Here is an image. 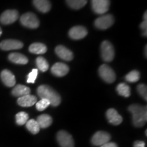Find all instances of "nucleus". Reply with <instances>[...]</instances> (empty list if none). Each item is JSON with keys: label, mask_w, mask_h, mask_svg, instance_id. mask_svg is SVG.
<instances>
[{"label": "nucleus", "mask_w": 147, "mask_h": 147, "mask_svg": "<svg viewBox=\"0 0 147 147\" xmlns=\"http://www.w3.org/2000/svg\"><path fill=\"white\" fill-rule=\"evenodd\" d=\"M25 125H26V127L27 129L33 134H37L40 131V125L38 123L36 120L30 119V120L27 121V122L25 123Z\"/></svg>", "instance_id": "nucleus-23"}, {"label": "nucleus", "mask_w": 147, "mask_h": 147, "mask_svg": "<svg viewBox=\"0 0 147 147\" xmlns=\"http://www.w3.org/2000/svg\"><path fill=\"white\" fill-rule=\"evenodd\" d=\"M29 120V115L25 112H20L16 115V122L18 125H23Z\"/></svg>", "instance_id": "nucleus-26"}, {"label": "nucleus", "mask_w": 147, "mask_h": 147, "mask_svg": "<svg viewBox=\"0 0 147 147\" xmlns=\"http://www.w3.org/2000/svg\"><path fill=\"white\" fill-rule=\"evenodd\" d=\"M110 135L107 132L100 131L95 133L92 137L91 142L94 146H102L110 140Z\"/></svg>", "instance_id": "nucleus-9"}, {"label": "nucleus", "mask_w": 147, "mask_h": 147, "mask_svg": "<svg viewBox=\"0 0 147 147\" xmlns=\"http://www.w3.org/2000/svg\"><path fill=\"white\" fill-rule=\"evenodd\" d=\"M23 47V44L16 40H5L0 43V48L3 51L18 50Z\"/></svg>", "instance_id": "nucleus-11"}, {"label": "nucleus", "mask_w": 147, "mask_h": 147, "mask_svg": "<svg viewBox=\"0 0 147 147\" xmlns=\"http://www.w3.org/2000/svg\"><path fill=\"white\" fill-rule=\"evenodd\" d=\"M66 2L71 8L78 10L87 4V0H66Z\"/></svg>", "instance_id": "nucleus-24"}, {"label": "nucleus", "mask_w": 147, "mask_h": 147, "mask_svg": "<svg viewBox=\"0 0 147 147\" xmlns=\"http://www.w3.org/2000/svg\"><path fill=\"white\" fill-rule=\"evenodd\" d=\"M49 105H51V103L46 99H41L39 102H37L36 104L37 110L39 111H43L46 108L49 107Z\"/></svg>", "instance_id": "nucleus-29"}, {"label": "nucleus", "mask_w": 147, "mask_h": 147, "mask_svg": "<svg viewBox=\"0 0 147 147\" xmlns=\"http://www.w3.org/2000/svg\"><path fill=\"white\" fill-rule=\"evenodd\" d=\"M115 18L111 14H105L97 18L95 21V25L97 28L102 29H106L109 28L113 25Z\"/></svg>", "instance_id": "nucleus-8"}, {"label": "nucleus", "mask_w": 147, "mask_h": 147, "mask_svg": "<svg viewBox=\"0 0 147 147\" xmlns=\"http://www.w3.org/2000/svg\"><path fill=\"white\" fill-rule=\"evenodd\" d=\"M55 53L61 59L65 61H71L74 57L72 52L62 45H59L56 47Z\"/></svg>", "instance_id": "nucleus-16"}, {"label": "nucleus", "mask_w": 147, "mask_h": 147, "mask_svg": "<svg viewBox=\"0 0 147 147\" xmlns=\"http://www.w3.org/2000/svg\"><path fill=\"white\" fill-rule=\"evenodd\" d=\"M36 65L38 69H40L42 71L45 72V71H47L49 67V63L45 59V58L42 57H38L36 59Z\"/></svg>", "instance_id": "nucleus-27"}, {"label": "nucleus", "mask_w": 147, "mask_h": 147, "mask_svg": "<svg viewBox=\"0 0 147 147\" xmlns=\"http://www.w3.org/2000/svg\"><path fill=\"white\" fill-rule=\"evenodd\" d=\"M100 76L108 83H113L116 80V74L113 69L106 64H103L99 68Z\"/></svg>", "instance_id": "nucleus-5"}, {"label": "nucleus", "mask_w": 147, "mask_h": 147, "mask_svg": "<svg viewBox=\"0 0 147 147\" xmlns=\"http://www.w3.org/2000/svg\"><path fill=\"white\" fill-rule=\"evenodd\" d=\"M38 69H33L32 71L27 76V83H34L38 76Z\"/></svg>", "instance_id": "nucleus-30"}, {"label": "nucleus", "mask_w": 147, "mask_h": 147, "mask_svg": "<svg viewBox=\"0 0 147 147\" xmlns=\"http://www.w3.org/2000/svg\"><path fill=\"white\" fill-rule=\"evenodd\" d=\"M140 78V72L137 70L130 71L125 76V80L129 82H136L138 81Z\"/></svg>", "instance_id": "nucleus-28"}, {"label": "nucleus", "mask_w": 147, "mask_h": 147, "mask_svg": "<svg viewBox=\"0 0 147 147\" xmlns=\"http://www.w3.org/2000/svg\"><path fill=\"white\" fill-rule=\"evenodd\" d=\"M29 50L34 54H44L47 52V47L42 43H34L30 45Z\"/></svg>", "instance_id": "nucleus-22"}, {"label": "nucleus", "mask_w": 147, "mask_h": 147, "mask_svg": "<svg viewBox=\"0 0 147 147\" xmlns=\"http://www.w3.org/2000/svg\"><path fill=\"white\" fill-rule=\"evenodd\" d=\"M33 2L34 6L42 13H47L51 8L49 0H34Z\"/></svg>", "instance_id": "nucleus-18"}, {"label": "nucleus", "mask_w": 147, "mask_h": 147, "mask_svg": "<svg viewBox=\"0 0 147 147\" xmlns=\"http://www.w3.org/2000/svg\"><path fill=\"white\" fill-rule=\"evenodd\" d=\"M145 146H146V144H145V142H143V141L137 140L134 144V147H146Z\"/></svg>", "instance_id": "nucleus-33"}, {"label": "nucleus", "mask_w": 147, "mask_h": 147, "mask_svg": "<svg viewBox=\"0 0 147 147\" xmlns=\"http://www.w3.org/2000/svg\"><path fill=\"white\" fill-rule=\"evenodd\" d=\"M30 92L31 89L29 87L23 85V84H18L12 89V94L15 97H21L24 96V95L30 94Z\"/></svg>", "instance_id": "nucleus-20"}, {"label": "nucleus", "mask_w": 147, "mask_h": 147, "mask_svg": "<svg viewBox=\"0 0 147 147\" xmlns=\"http://www.w3.org/2000/svg\"><path fill=\"white\" fill-rule=\"evenodd\" d=\"M87 34L88 32L87 29L80 25L73 27L69 32V37L74 40L82 39L87 36Z\"/></svg>", "instance_id": "nucleus-12"}, {"label": "nucleus", "mask_w": 147, "mask_h": 147, "mask_svg": "<svg viewBox=\"0 0 147 147\" xmlns=\"http://www.w3.org/2000/svg\"><path fill=\"white\" fill-rule=\"evenodd\" d=\"M100 147H118V146L115 142H108L106 143V144H104V145H102V146H101Z\"/></svg>", "instance_id": "nucleus-34"}, {"label": "nucleus", "mask_w": 147, "mask_h": 147, "mask_svg": "<svg viewBox=\"0 0 147 147\" xmlns=\"http://www.w3.org/2000/svg\"><path fill=\"white\" fill-rule=\"evenodd\" d=\"M146 49H147V48H146V47H145V56L146 57Z\"/></svg>", "instance_id": "nucleus-35"}, {"label": "nucleus", "mask_w": 147, "mask_h": 147, "mask_svg": "<svg viewBox=\"0 0 147 147\" xmlns=\"http://www.w3.org/2000/svg\"><path fill=\"white\" fill-rule=\"evenodd\" d=\"M110 0H91L93 10L97 14H104L109 10Z\"/></svg>", "instance_id": "nucleus-6"}, {"label": "nucleus", "mask_w": 147, "mask_h": 147, "mask_svg": "<svg viewBox=\"0 0 147 147\" xmlns=\"http://www.w3.org/2000/svg\"><path fill=\"white\" fill-rule=\"evenodd\" d=\"M21 23L23 26L30 29L38 28L40 25V21L38 17L32 12H27L23 14L20 18Z\"/></svg>", "instance_id": "nucleus-3"}, {"label": "nucleus", "mask_w": 147, "mask_h": 147, "mask_svg": "<svg viewBox=\"0 0 147 147\" xmlns=\"http://www.w3.org/2000/svg\"><path fill=\"white\" fill-rule=\"evenodd\" d=\"M9 60L12 63L16 64H21V65H25L28 63V59L25 55L18 53H11L8 56Z\"/></svg>", "instance_id": "nucleus-19"}, {"label": "nucleus", "mask_w": 147, "mask_h": 147, "mask_svg": "<svg viewBox=\"0 0 147 147\" xmlns=\"http://www.w3.org/2000/svg\"><path fill=\"white\" fill-rule=\"evenodd\" d=\"M37 102V97L32 95H26L23 97H18L17 103L22 107H30L34 106Z\"/></svg>", "instance_id": "nucleus-17"}, {"label": "nucleus", "mask_w": 147, "mask_h": 147, "mask_svg": "<svg viewBox=\"0 0 147 147\" xmlns=\"http://www.w3.org/2000/svg\"><path fill=\"white\" fill-rule=\"evenodd\" d=\"M106 117L110 123L114 125H120L123 121L122 117L114 108H110L109 110H108V111L106 112Z\"/></svg>", "instance_id": "nucleus-13"}, {"label": "nucleus", "mask_w": 147, "mask_h": 147, "mask_svg": "<svg viewBox=\"0 0 147 147\" xmlns=\"http://www.w3.org/2000/svg\"><path fill=\"white\" fill-rule=\"evenodd\" d=\"M138 92L139 94L142 96L145 100H147V89L146 86L144 84H140L137 87Z\"/></svg>", "instance_id": "nucleus-31"}, {"label": "nucleus", "mask_w": 147, "mask_h": 147, "mask_svg": "<svg viewBox=\"0 0 147 147\" xmlns=\"http://www.w3.org/2000/svg\"><path fill=\"white\" fill-rule=\"evenodd\" d=\"M117 91L118 93L121 96L125 97H128L130 96L131 91H130V88L127 84L125 83H120L117 86Z\"/></svg>", "instance_id": "nucleus-25"}, {"label": "nucleus", "mask_w": 147, "mask_h": 147, "mask_svg": "<svg viewBox=\"0 0 147 147\" xmlns=\"http://www.w3.org/2000/svg\"><path fill=\"white\" fill-rule=\"evenodd\" d=\"M128 110L132 115L134 125L137 127L144 126L147 120L146 106L132 104L128 108Z\"/></svg>", "instance_id": "nucleus-1"}, {"label": "nucleus", "mask_w": 147, "mask_h": 147, "mask_svg": "<svg viewBox=\"0 0 147 147\" xmlns=\"http://www.w3.org/2000/svg\"><path fill=\"white\" fill-rule=\"evenodd\" d=\"M140 28L142 30V35L146 37V29H147V19H144L143 21L142 22V23L140 24Z\"/></svg>", "instance_id": "nucleus-32"}, {"label": "nucleus", "mask_w": 147, "mask_h": 147, "mask_svg": "<svg viewBox=\"0 0 147 147\" xmlns=\"http://www.w3.org/2000/svg\"><path fill=\"white\" fill-rule=\"evenodd\" d=\"M69 71V67L66 64L63 63H55L51 68V72L55 76L58 77H62L65 76Z\"/></svg>", "instance_id": "nucleus-14"}, {"label": "nucleus", "mask_w": 147, "mask_h": 147, "mask_svg": "<svg viewBox=\"0 0 147 147\" xmlns=\"http://www.w3.org/2000/svg\"><path fill=\"white\" fill-rule=\"evenodd\" d=\"M57 140L61 147H74V142L72 136L67 131H59L57 135Z\"/></svg>", "instance_id": "nucleus-7"}, {"label": "nucleus", "mask_w": 147, "mask_h": 147, "mask_svg": "<svg viewBox=\"0 0 147 147\" xmlns=\"http://www.w3.org/2000/svg\"><path fill=\"white\" fill-rule=\"evenodd\" d=\"M37 93L40 98L49 100L53 106H59L61 102L59 94L49 85L43 84L40 86L37 89Z\"/></svg>", "instance_id": "nucleus-2"}, {"label": "nucleus", "mask_w": 147, "mask_h": 147, "mask_svg": "<svg viewBox=\"0 0 147 147\" xmlns=\"http://www.w3.org/2000/svg\"><path fill=\"white\" fill-rule=\"evenodd\" d=\"M1 78L3 84L9 87H14L16 84L15 76L10 70L4 69L1 73Z\"/></svg>", "instance_id": "nucleus-15"}, {"label": "nucleus", "mask_w": 147, "mask_h": 147, "mask_svg": "<svg viewBox=\"0 0 147 147\" xmlns=\"http://www.w3.org/2000/svg\"><path fill=\"white\" fill-rule=\"evenodd\" d=\"M18 18V12L16 10H5L0 16V22L3 25H10L15 22Z\"/></svg>", "instance_id": "nucleus-10"}, {"label": "nucleus", "mask_w": 147, "mask_h": 147, "mask_svg": "<svg viewBox=\"0 0 147 147\" xmlns=\"http://www.w3.org/2000/svg\"><path fill=\"white\" fill-rule=\"evenodd\" d=\"M1 34H2V31H1V29L0 28V36H1Z\"/></svg>", "instance_id": "nucleus-36"}, {"label": "nucleus", "mask_w": 147, "mask_h": 147, "mask_svg": "<svg viewBox=\"0 0 147 147\" xmlns=\"http://www.w3.org/2000/svg\"><path fill=\"white\" fill-rule=\"evenodd\" d=\"M101 54L104 61L110 62L115 57V50L113 46L108 41H104L101 45Z\"/></svg>", "instance_id": "nucleus-4"}, {"label": "nucleus", "mask_w": 147, "mask_h": 147, "mask_svg": "<svg viewBox=\"0 0 147 147\" xmlns=\"http://www.w3.org/2000/svg\"><path fill=\"white\" fill-rule=\"evenodd\" d=\"M36 121L37 122H38V123L39 124L40 127L42 129L48 127L50 126L53 123L52 117H51L50 115H46V114L40 115L39 117H38Z\"/></svg>", "instance_id": "nucleus-21"}]
</instances>
